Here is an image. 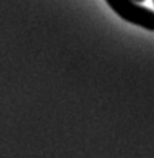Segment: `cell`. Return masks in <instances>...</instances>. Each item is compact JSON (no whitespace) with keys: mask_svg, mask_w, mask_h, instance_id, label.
<instances>
[{"mask_svg":"<svg viewBox=\"0 0 154 158\" xmlns=\"http://www.w3.org/2000/svg\"><path fill=\"white\" fill-rule=\"evenodd\" d=\"M114 12L124 21L154 31V10L142 7L135 0H105Z\"/></svg>","mask_w":154,"mask_h":158,"instance_id":"6da1fadb","label":"cell"},{"mask_svg":"<svg viewBox=\"0 0 154 158\" xmlns=\"http://www.w3.org/2000/svg\"><path fill=\"white\" fill-rule=\"evenodd\" d=\"M135 2H137V3H144L145 0H135Z\"/></svg>","mask_w":154,"mask_h":158,"instance_id":"7a4b0ae2","label":"cell"},{"mask_svg":"<svg viewBox=\"0 0 154 158\" xmlns=\"http://www.w3.org/2000/svg\"><path fill=\"white\" fill-rule=\"evenodd\" d=\"M153 3H154V0H153Z\"/></svg>","mask_w":154,"mask_h":158,"instance_id":"3957f363","label":"cell"}]
</instances>
